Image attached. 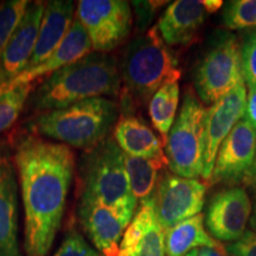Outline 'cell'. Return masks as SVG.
Masks as SVG:
<instances>
[{"instance_id": "cell-31", "label": "cell", "mask_w": 256, "mask_h": 256, "mask_svg": "<svg viewBox=\"0 0 256 256\" xmlns=\"http://www.w3.org/2000/svg\"><path fill=\"white\" fill-rule=\"evenodd\" d=\"M198 256H226V248H223L222 246L217 248H209V247H203L197 249Z\"/></svg>"}, {"instance_id": "cell-28", "label": "cell", "mask_w": 256, "mask_h": 256, "mask_svg": "<svg viewBox=\"0 0 256 256\" xmlns=\"http://www.w3.org/2000/svg\"><path fill=\"white\" fill-rule=\"evenodd\" d=\"M54 256H100L76 230L70 232Z\"/></svg>"}, {"instance_id": "cell-20", "label": "cell", "mask_w": 256, "mask_h": 256, "mask_svg": "<svg viewBox=\"0 0 256 256\" xmlns=\"http://www.w3.org/2000/svg\"><path fill=\"white\" fill-rule=\"evenodd\" d=\"M220 246L206 232L202 214L183 220L165 232L166 256H186L194 249L217 248Z\"/></svg>"}, {"instance_id": "cell-14", "label": "cell", "mask_w": 256, "mask_h": 256, "mask_svg": "<svg viewBox=\"0 0 256 256\" xmlns=\"http://www.w3.org/2000/svg\"><path fill=\"white\" fill-rule=\"evenodd\" d=\"M46 2H30L0 56V84L10 83L26 68L36 46Z\"/></svg>"}, {"instance_id": "cell-5", "label": "cell", "mask_w": 256, "mask_h": 256, "mask_svg": "<svg viewBox=\"0 0 256 256\" xmlns=\"http://www.w3.org/2000/svg\"><path fill=\"white\" fill-rule=\"evenodd\" d=\"M119 108L107 98H92L58 110L46 112L32 120V130L64 145L90 150L108 138Z\"/></svg>"}, {"instance_id": "cell-21", "label": "cell", "mask_w": 256, "mask_h": 256, "mask_svg": "<svg viewBox=\"0 0 256 256\" xmlns=\"http://www.w3.org/2000/svg\"><path fill=\"white\" fill-rule=\"evenodd\" d=\"M124 170L128 183L136 200H150L160 178V171L168 166L165 154L156 158H142V156H128L124 153Z\"/></svg>"}, {"instance_id": "cell-12", "label": "cell", "mask_w": 256, "mask_h": 256, "mask_svg": "<svg viewBox=\"0 0 256 256\" xmlns=\"http://www.w3.org/2000/svg\"><path fill=\"white\" fill-rule=\"evenodd\" d=\"M256 154V132L244 119L240 120L217 152L210 184L244 180Z\"/></svg>"}, {"instance_id": "cell-11", "label": "cell", "mask_w": 256, "mask_h": 256, "mask_svg": "<svg viewBox=\"0 0 256 256\" xmlns=\"http://www.w3.org/2000/svg\"><path fill=\"white\" fill-rule=\"evenodd\" d=\"M252 209V200L244 188H226L210 200L204 223L211 236L218 241H238L247 232Z\"/></svg>"}, {"instance_id": "cell-22", "label": "cell", "mask_w": 256, "mask_h": 256, "mask_svg": "<svg viewBox=\"0 0 256 256\" xmlns=\"http://www.w3.org/2000/svg\"><path fill=\"white\" fill-rule=\"evenodd\" d=\"M179 80H170L154 92L148 102V114L153 127L165 145L170 130L174 126L179 104Z\"/></svg>"}, {"instance_id": "cell-9", "label": "cell", "mask_w": 256, "mask_h": 256, "mask_svg": "<svg viewBox=\"0 0 256 256\" xmlns=\"http://www.w3.org/2000/svg\"><path fill=\"white\" fill-rule=\"evenodd\" d=\"M206 188L197 179L176 174L160 176L152 196L156 218L164 232L200 214L206 203Z\"/></svg>"}, {"instance_id": "cell-30", "label": "cell", "mask_w": 256, "mask_h": 256, "mask_svg": "<svg viewBox=\"0 0 256 256\" xmlns=\"http://www.w3.org/2000/svg\"><path fill=\"white\" fill-rule=\"evenodd\" d=\"M247 92V101H246V110H244V119L247 122L250 124V126L254 128L256 132V84L248 87Z\"/></svg>"}, {"instance_id": "cell-2", "label": "cell", "mask_w": 256, "mask_h": 256, "mask_svg": "<svg viewBox=\"0 0 256 256\" xmlns=\"http://www.w3.org/2000/svg\"><path fill=\"white\" fill-rule=\"evenodd\" d=\"M121 82L120 66L114 56L90 52L48 76L28 100L37 112L58 110L87 98L118 96Z\"/></svg>"}, {"instance_id": "cell-19", "label": "cell", "mask_w": 256, "mask_h": 256, "mask_svg": "<svg viewBox=\"0 0 256 256\" xmlns=\"http://www.w3.org/2000/svg\"><path fill=\"white\" fill-rule=\"evenodd\" d=\"M114 140L124 154L156 158L162 156V144L142 119L132 114L124 115L115 124Z\"/></svg>"}, {"instance_id": "cell-4", "label": "cell", "mask_w": 256, "mask_h": 256, "mask_svg": "<svg viewBox=\"0 0 256 256\" xmlns=\"http://www.w3.org/2000/svg\"><path fill=\"white\" fill-rule=\"evenodd\" d=\"M80 200L104 204L133 218L136 198L128 183L124 152L113 138L83 153L78 164Z\"/></svg>"}, {"instance_id": "cell-13", "label": "cell", "mask_w": 256, "mask_h": 256, "mask_svg": "<svg viewBox=\"0 0 256 256\" xmlns=\"http://www.w3.org/2000/svg\"><path fill=\"white\" fill-rule=\"evenodd\" d=\"M78 220L90 241L104 256H119L124 229L133 218L104 204L80 200Z\"/></svg>"}, {"instance_id": "cell-25", "label": "cell", "mask_w": 256, "mask_h": 256, "mask_svg": "<svg viewBox=\"0 0 256 256\" xmlns=\"http://www.w3.org/2000/svg\"><path fill=\"white\" fill-rule=\"evenodd\" d=\"M28 4L26 0H8L0 4V56Z\"/></svg>"}, {"instance_id": "cell-32", "label": "cell", "mask_w": 256, "mask_h": 256, "mask_svg": "<svg viewBox=\"0 0 256 256\" xmlns=\"http://www.w3.org/2000/svg\"><path fill=\"white\" fill-rule=\"evenodd\" d=\"M202 4H203L208 14H215V12L222 8L223 2H220V0H203Z\"/></svg>"}, {"instance_id": "cell-26", "label": "cell", "mask_w": 256, "mask_h": 256, "mask_svg": "<svg viewBox=\"0 0 256 256\" xmlns=\"http://www.w3.org/2000/svg\"><path fill=\"white\" fill-rule=\"evenodd\" d=\"M165 232L156 218L144 232L130 256H165Z\"/></svg>"}, {"instance_id": "cell-23", "label": "cell", "mask_w": 256, "mask_h": 256, "mask_svg": "<svg viewBox=\"0 0 256 256\" xmlns=\"http://www.w3.org/2000/svg\"><path fill=\"white\" fill-rule=\"evenodd\" d=\"M31 90V83L14 88H8L6 83L0 84V134L8 130L18 119Z\"/></svg>"}, {"instance_id": "cell-10", "label": "cell", "mask_w": 256, "mask_h": 256, "mask_svg": "<svg viewBox=\"0 0 256 256\" xmlns=\"http://www.w3.org/2000/svg\"><path fill=\"white\" fill-rule=\"evenodd\" d=\"M247 87L244 81L238 83L232 90L211 104L206 113V136L202 178L209 183L214 164L223 140L229 136L236 124L244 116Z\"/></svg>"}, {"instance_id": "cell-35", "label": "cell", "mask_w": 256, "mask_h": 256, "mask_svg": "<svg viewBox=\"0 0 256 256\" xmlns=\"http://www.w3.org/2000/svg\"><path fill=\"white\" fill-rule=\"evenodd\" d=\"M186 256H198V252H197V249H194V250H191L190 252Z\"/></svg>"}, {"instance_id": "cell-6", "label": "cell", "mask_w": 256, "mask_h": 256, "mask_svg": "<svg viewBox=\"0 0 256 256\" xmlns=\"http://www.w3.org/2000/svg\"><path fill=\"white\" fill-rule=\"evenodd\" d=\"M206 110L192 90L184 95L180 112L165 142V158L174 174L194 179L203 172Z\"/></svg>"}, {"instance_id": "cell-34", "label": "cell", "mask_w": 256, "mask_h": 256, "mask_svg": "<svg viewBox=\"0 0 256 256\" xmlns=\"http://www.w3.org/2000/svg\"><path fill=\"white\" fill-rule=\"evenodd\" d=\"M246 183H248L249 185H256V154H255V159L254 162H252V166L249 170V172L246 176L244 178Z\"/></svg>"}, {"instance_id": "cell-27", "label": "cell", "mask_w": 256, "mask_h": 256, "mask_svg": "<svg viewBox=\"0 0 256 256\" xmlns=\"http://www.w3.org/2000/svg\"><path fill=\"white\" fill-rule=\"evenodd\" d=\"M242 72L248 87L256 84V30L246 34L241 46Z\"/></svg>"}, {"instance_id": "cell-18", "label": "cell", "mask_w": 256, "mask_h": 256, "mask_svg": "<svg viewBox=\"0 0 256 256\" xmlns=\"http://www.w3.org/2000/svg\"><path fill=\"white\" fill-rule=\"evenodd\" d=\"M206 11L198 0H177L168 6L156 28L168 46H188L204 23Z\"/></svg>"}, {"instance_id": "cell-29", "label": "cell", "mask_w": 256, "mask_h": 256, "mask_svg": "<svg viewBox=\"0 0 256 256\" xmlns=\"http://www.w3.org/2000/svg\"><path fill=\"white\" fill-rule=\"evenodd\" d=\"M226 252L229 256H256V234L247 230L238 241L226 244Z\"/></svg>"}, {"instance_id": "cell-15", "label": "cell", "mask_w": 256, "mask_h": 256, "mask_svg": "<svg viewBox=\"0 0 256 256\" xmlns=\"http://www.w3.org/2000/svg\"><path fill=\"white\" fill-rule=\"evenodd\" d=\"M18 184L8 150L0 147V256H23L18 243Z\"/></svg>"}, {"instance_id": "cell-33", "label": "cell", "mask_w": 256, "mask_h": 256, "mask_svg": "<svg viewBox=\"0 0 256 256\" xmlns=\"http://www.w3.org/2000/svg\"><path fill=\"white\" fill-rule=\"evenodd\" d=\"M252 215L250 220H249V226L252 232L256 234V188L252 190Z\"/></svg>"}, {"instance_id": "cell-16", "label": "cell", "mask_w": 256, "mask_h": 256, "mask_svg": "<svg viewBox=\"0 0 256 256\" xmlns=\"http://www.w3.org/2000/svg\"><path fill=\"white\" fill-rule=\"evenodd\" d=\"M92 46L90 38L87 31L82 26L78 19L72 22L68 34L60 42L57 49L54 51L48 58L42 62L40 66H34L28 72H20L17 78L12 80L10 83H6L8 88L17 87L22 84H28L36 78H40L44 75H51L63 66L72 64L76 60L83 58L84 56L92 52Z\"/></svg>"}, {"instance_id": "cell-3", "label": "cell", "mask_w": 256, "mask_h": 256, "mask_svg": "<svg viewBox=\"0 0 256 256\" xmlns=\"http://www.w3.org/2000/svg\"><path fill=\"white\" fill-rule=\"evenodd\" d=\"M120 74L124 82V115L130 114L134 104H148L164 83L182 76L177 69V60L156 26L128 44L120 63Z\"/></svg>"}, {"instance_id": "cell-8", "label": "cell", "mask_w": 256, "mask_h": 256, "mask_svg": "<svg viewBox=\"0 0 256 256\" xmlns=\"http://www.w3.org/2000/svg\"><path fill=\"white\" fill-rule=\"evenodd\" d=\"M76 19L87 31L95 52L116 49L132 28L130 5L124 0H81Z\"/></svg>"}, {"instance_id": "cell-17", "label": "cell", "mask_w": 256, "mask_h": 256, "mask_svg": "<svg viewBox=\"0 0 256 256\" xmlns=\"http://www.w3.org/2000/svg\"><path fill=\"white\" fill-rule=\"evenodd\" d=\"M74 10L75 4L72 0H52L46 2L36 46L24 72L40 66L57 49L72 26Z\"/></svg>"}, {"instance_id": "cell-24", "label": "cell", "mask_w": 256, "mask_h": 256, "mask_svg": "<svg viewBox=\"0 0 256 256\" xmlns=\"http://www.w3.org/2000/svg\"><path fill=\"white\" fill-rule=\"evenodd\" d=\"M224 25L230 30L256 28V0H232L223 11Z\"/></svg>"}, {"instance_id": "cell-7", "label": "cell", "mask_w": 256, "mask_h": 256, "mask_svg": "<svg viewBox=\"0 0 256 256\" xmlns=\"http://www.w3.org/2000/svg\"><path fill=\"white\" fill-rule=\"evenodd\" d=\"M194 87L203 104H212L243 80L241 46L232 34L222 32L194 74Z\"/></svg>"}, {"instance_id": "cell-1", "label": "cell", "mask_w": 256, "mask_h": 256, "mask_svg": "<svg viewBox=\"0 0 256 256\" xmlns=\"http://www.w3.org/2000/svg\"><path fill=\"white\" fill-rule=\"evenodd\" d=\"M24 206V249L28 256H46L62 224L75 171V154L68 145L34 136L16 146Z\"/></svg>"}]
</instances>
